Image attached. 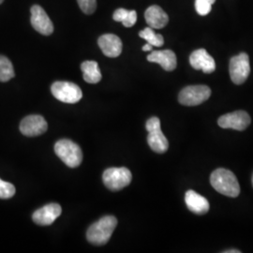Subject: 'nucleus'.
Instances as JSON below:
<instances>
[{
  "instance_id": "1",
  "label": "nucleus",
  "mask_w": 253,
  "mask_h": 253,
  "mask_svg": "<svg viewBox=\"0 0 253 253\" xmlns=\"http://www.w3.org/2000/svg\"><path fill=\"white\" fill-rule=\"evenodd\" d=\"M210 183L217 192L235 198L240 193V186L235 173L224 168H218L212 172Z\"/></svg>"
},
{
  "instance_id": "2",
  "label": "nucleus",
  "mask_w": 253,
  "mask_h": 253,
  "mask_svg": "<svg viewBox=\"0 0 253 253\" xmlns=\"http://www.w3.org/2000/svg\"><path fill=\"white\" fill-rule=\"evenodd\" d=\"M118 225V219L114 216H105L92 224L87 230L86 237L91 244L105 245L111 238Z\"/></svg>"
},
{
  "instance_id": "3",
  "label": "nucleus",
  "mask_w": 253,
  "mask_h": 253,
  "mask_svg": "<svg viewBox=\"0 0 253 253\" xmlns=\"http://www.w3.org/2000/svg\"><path fill=\"white\" fill-rule=\"evenodd\" d=\"M54 152L68 167L71 168L78 167L83 161L80 146L68 139L59 140L54 145Z\"/></svg>"
},
{
  "instance_id": "4",
  "label": "nucleus",
  "mask_w": 253,
  "mask_h": 253,
  "mask_svg": "<svg viewBox=\"0 0 253 253\" xmlns=\"http://www.w3.org/2000/svg\"><path fill=\"white\" fill-rule=\"evenodd\" d=\"M148 131L147 143L154 152L165 153L169 148V142L161 128V121L158 118H151L145 124Z\"/></svg>"
},
{
  "instance_id": "5",
  "label": "nucleus",
  "mask_w": 253,
  "mask_h": 253,
  "mask_svg": "<svg viewBox=\"0 0 253 253\" xmlns=\"http://www.w3.org/2000/svg\"><path fill=\"white\" fill-rule=\"evenodd\" d=\"M102 179L109 190L118 191L128 186L132 179L130 171L125 168H109L103 172Z\"/></svg>"
},
{
  "instance_id": "6",
  "label": "nucleus",
  "mask_w": 253,
  "mask_h": 253,
  "mask_svg": "<svg viewBox=\"0 0 253 253\" xmlns=\"http://www.w3.org/2000/svg\"><path fill=\"white\" fill-rule=\"evenodd\" d=\"M211 96V89L208 85H190L183 88L179 93L178 100L185 106H196L207 101Z\"/></svg>"
},
{
  "instance_id": "7",
  "label": "nucleus",
  "mask_w": 253,
  "mask_h": 253,
  "mask_svg": "<svg viewBox=\"0 0 253 253\" xmlns=\"http://www.w3.org/2000/svg\"><path fill=\"white\" fill-rule=\"evenodd\" d=\"M51 91L56 100L65 103H76L83 97L81 88L71 82H55L51 86Z\"/></svg>"
},
{
  "instance_id": "8",
  "label": "nucleus",
  "mask_w": 253,
  "mask_h": 253,
  "mask_svg": "<svg viewBox=\"0 0 253 253\" xmlns=\"http://www.w3.org/2000/svg\"><path fill=\"white\" fill-rule=\"evenodd\" d=\"M230 76L235 84H242L251 73L250 57L246 53L237 54L230 60Z\"/></svg>"
},
{
  "instance_id": "9",
  "label": "nucleus",
  "mask_w": 253,
  "mask_h": 253,
  "mask_svg": "<svg viewBox=\"0 0 253 253\" xmlns=\"http://www.w3.org/2000/svg\"><path fill=\"white\" fill-rule=\"evenodd\" d=\"M217 124L222 128L244 130L251 124V117L245 111H236L221 116Z\"/></svg>"
},
{
  "instance_id": "10",
  "label": "nucleus",
  "mask_w": 253,
  "mask_h": 253,
  "mask_svg": "<svg viewBox=\"0 0 253 253\" xmlns=\"http://www.w3.org/2000/svg\"><path fill=\"white\" fill-rule=\"evenodd\" d=\"M30 21L34 29L44 36H49L54 32V25L51 19L45 10L39 5L32 6Z\"/></svg>"
},
{
  "instance_id": "11",
  "label": "nucleus",
  "mask_w": 253,
  "mask_h": 253,
  "mask_svg": "<svg viewBox=\"0 0 253 253\" xmlns=\"http://www.w3.org/2000/svg\"><path fill=\"white\" fill-rule=\"evenodd\" d=\"M48 128L45 119L42 116L31 115L24 118L20 124V130L24 135L35 137L42 135Z\"/></svg>"
},
{
  "instance_id": "12",
  "label": "nucleus",
  "mask_w": 253,
  "mask_h": 253,
  "mask_svg": "<svg viewBox=\"0 0 253 253\" xmlns=\"http://www.w3.org/2000/svg\"><path fill=\"white\" fill-rule=\"evenodd\" d=\"M61 212L62 209L58 204H49L36 210L32 215V218L38 225L48 226L54 223V220L61 215Z\"/></svg>"
},
{
  "instance_id": "13",
  "label": "nucleus",
  "mask_w": 253,
  "mask_h": 253,
  "mask_svg": "<svg viewBox=\"0 0 253 253\" xmlns=\"http://www.w3.org/2000/svg\"><path fill=\"white\" fill-rule=\"evenodd\" d=\"M190 63L195 70L203 71L205 73H212L216 70L214 58L205 49H198L190 54Z\"/></svg>"
},
{
  "instance_id": "14",
  "label": "nucleus",
  "mask_w": 253,
  "mask_h": 253,
  "mask_svg": "<svg viewBox=\"0 0 253 253\" xmlns=\"http://www.w3.org/2000/svg\"><path fill=\"white\" fill-rule=\"evenodd\" d=\"M98 43L102 53L108 57H118L122 53L123 44L117 35L105 34L100 37Z\"/></svg>"
},
{
  "instance_id": "15",
  "label": "nucleus",
  "mask_w": 253,
  "mask_h": 253,
  "mask_svg": "<svg viewBox=\"0 0 253 253\" xmlns=\"http://www.w3.org/2000/svg\"><path fill=\"white\" fill-rule=\"evenodd\" d=\"M147 60L152 63L160 64L163 70L167 72H172L177 65L176 55L171 50L154 51L147 55Z\"/></svg>"
},
{
  "instance_id": "16",
  "label": "nucleus",
  "mask_w": 253,
  "mask_h": 253,
  "mask_svg": "<svg viewBox=\"0 0 253 253\" xmlns=\"http://www.w3.org/2000/svg\"><path fill=\"white\" fill-rule=\"evenodd\" d=\"M185 202L189 210L198 215H204L208 213L210 208L208 200L194 190H188L186 192Z\"/></svg>"
},
{
  "instance_id": "17",
  "label": "nucleus",
  "mask_w": 253,
  "mask_h": 253,
  "mask_svg": "<svg viewBox=\"0 0 253 253\" xmlns=\"http://www.w3.org/2000/svg\"><path fill=\"white\" fill-rule=\"evenodd\" d=\"M145 18L148 26L153 29L163 28L169 22L167 13L161 7L156 5L149 7L145 10Z\"/></svg>"
},
{
  "instance_id": "18",
  "label": "nucleus",
  "mask_w": 253,
  "mask_h": 253,
  "mask_svg": "<svg viewBox=\"0 0 253 253\" xmlns=\"http://www.w3.org/2000/svg\"><path fill=\"white\" fill-rule=\"evenodd\" d=\"M84 80L88 84H98L102 76L100 73L99 64L96 61H84L81 65Z\"/></svg>"
},
{
  "instance_id": "19",
  "label": "nucleus",
  "mask_w": 253,
  "mask_h": 253,
  "mask_svg": "<svg viewBox=\"0 0 253 253\" xmlns=\"http://www.w3.org/2000/svg\"><path fill=\"white\" fill-rule=\"evenodd\" d=\"M13 66L8 57L0 55V82H8L14 77Z\"/></svg>"
},
{
  "instance_id": "20",
  "label": "nucleus",
  "mask_w": 253,
  "mask_h": 253,
  "mask_svg": "<svg viewBox=\"0 0 253 253\" xmlns=\"http://www.w3.org/2000/svg\"><path fill=\"white\" fill-rule=\"evenodd\" d=\"M139 36L142 39L145 40L147 42V43L151 44L152 46L156 47H161L164 43V39L161 34H157L153 30L152 27H146L145 29H143L140 33Z\"/></svg>"
},
{
  "instance_id": "21",
  "label": "nucleus",
  "mask_w": 253,
  "mask_h": 253,
  "mask_svg": "<svg viewBox=\"0 0 253 253\" xmlns=\"http://www.w3.org/2000/svg\"><path fill=\"white\" fill-rule=\"evenodd\" d=\"M215 2L216 0H195V9L197 13L202 16L208 15Z\"/></svg>"
},
{
  "instance_id": "22",
  "label": "nucleus",
  "mask_w": 253,
  "mask_h": 253,
  "mask_svg": "<svg viewBox=\"0 0 253 253\" xmlns=\"http://www.w3.org/2000/svg\"><path fill=\"white\" fill-rule=\"evenodd\" d=\"M15 187L9 182L0 179V199H9L15 194Z\"/></svg>"
},
{
  "instance_id": "23",
  "label": "nucleus",
  "mask_w": 253,
  "mask_h": 253,
  "mask_svg": "<svg viewBox=\"0 0 253 253\" xmlns=\"http://www.w3.org/2000/svg\"><path fill=\"white\" fill-rule=\"evenodd\" d=\"M77 3L85 14H92L97 9V0H77Z\"/></svg>"
},
{
  "instance_id": "24",
  "label": "nucleus",
  "mask_w": 253,
  "mask_h": 253,
  "mask_svg": "<svg viewBox=\"0 0 253 253\" xmlns=\"http://www.w3.org/2000/svg\"><path fill=\"white\" fill-rule=\"evenodd\" d=\"M136 21H137V12L135 10H129L126 18L124 22H122V24L124 25V27H131L135 25Z\"/></svg>"
},
{
  "instance_id": "25",
  "label": "nucleus",
  "mask_w": 253,
  "mask_h": 253,
  "mask_svg": "<svg viewBox=\"0 0 253 253\" xmlns=\"http://www.w3.org/2000/svg\"><path fill=\"white\" fill-rule=\"evenodd\" d=\"M129 10H127L126 9H118L114 12V15H113V18L115 21L117 22H124L125 19L126 18L127 14H128Z\"/></svg>"
},
{
  "instance_id": "26",
  "label": "nucleus",
  "mask_w": 253,
  "mask_h": 253,
  "mask_svg": "<svg viewBox=\"0 0 253 253\" xmlns=\"http://www.w3.org/2000/svg\"><path fill=\"white\" fill-rule=\"evenodd\" d=\"M152 47H153V46L151 45V44H149V43H146L145 45L143 46V51H145V52H147V51H151V50H152Z\"/></svg>"
},
{
  "instance_id": "27",
  "label": "nucleus",
  "mask_w": 253,
  "mask_h": 253,
  "mask_svg": "<svg viewBox=\"0 0 253 253\" xmlns=\"http://www.w3.org/2000/svg\"><path fill=\"white\" fill-rule=\"evenodd\" d=\"M241 252L238 250H229V251H225L224 253H240Z\"/></svg>"
},
{
  "instance_id": "28",
  "label": "nucleus",
  "mask_w": 253,
  "mask_h": 253,
  "mask_svg": "<svg viewBox=\"0 0 253 253\" xmlns=\"http://www.w3.org/2000/svg\"><path fill=\"white\" fill-rule=\"evenodd\" d=\"M3 1H4V0H0V4H1Z\"/></svg>"
},
{
  "instance_id": "29",
  "label": "nucleus",
  "mask_w": 253,
  "mask_h": 253,
  "mask_svg": "<svg viewBox=\"0 0 253 253\" xmlns=\"http://www.w3.org/2000/svg\"><path fill=\"white\" fill-rule=\"evenodd\" d=\"M252 182H253V178H252Z\"/></svg>"
}]
</instances>
